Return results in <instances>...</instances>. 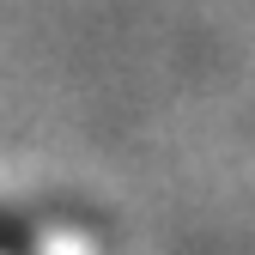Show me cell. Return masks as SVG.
I'll return each instance as SVG.
<instances>
[{
	"label": "cell",
	"mask_w": 255,
	"mask_h": 255,
	"mask_svg": "<svg viewBox=\"0 0 255 255\" xmlns=\"http://www.w3.org/2000/svg\"><path fill=\"white\" fill-rule=\"evenodd\" d=\"M0 255H30V237L12 225V219L6 213H0Z\"/></svg>",
	"instance_id": "1"
}]
</instances>
